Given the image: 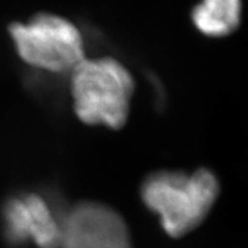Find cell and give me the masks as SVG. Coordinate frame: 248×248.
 <instances>
[{
    "instance_id": "cell-1",
    "label": "cell",
    "mask_w": 248,
    "mask_h": 248,
    "mask_svg": "<svg viewBox=\"0 0 248 248\" xmlns=\"http://www.w3.org/2000/svg\"><path fill=\"white\" fill-rule=\"evenodd\" d=\"M218 194V180L205 169L193 173L158 171L144 180L140 187L144 205L160 218L162 228L171 237H183L199 227Z\"/></svg>"
},
{
    "instance_id": "cell-2",
    "label": "cell",
    "mask_w": 248,
    "mask_h": 248,
    "mask_svg": "<svg viewBox=\"0 0 248 248\" xmlns=\"http://www.w3.org/2000/svg\"><path fill=\"white\" fill-rule=\"evenodd\" d=\"M74 110L89 125L123 127L129 114L134 81L121 62L110 57L84 59L71 72Z\"/></svg>"
},
{
    "instance_id": "cell-3",
    "label": "cell",
    "mask_w": 248,
    "mask_h": 248,
    "mask_svg": "<svg viewBox=\"0 0 248 248\" xmlns=\"http://www.w3.org/2000/svg\"><path fill=\"white\" fill-rule=\"evenodd\" d=\"M16 53L26 63L53 74L71 72L85 59V39L75 20L38 12L8 28Z\"/></svg>"
},
{
    "instance_id": "cell-4",
    "label": "cell",
    "mask_w": 248,
    "mask_h": 248,
    "mask_svg": "<svg viewBox=\"0 0 248 248\" xmlns=\"http://www.w3.org/2000/svg\"><path fill=\"white\" fill-rule=\"evenodd\" d=\"M60 248H132L119 214L99 202H84L61 213Z\"/></svg>"
},
{
    "instance_id": "cell-5",
    "label": "cell",
    "mask_w": 248,
    "mask_h": 248,
    "mask_svg": "<svg viewBox=\"0 0 248 248\" xmlns=\"http://www.w3.org/2000/svg\"><path fill=\"white\" fill-rule=\"evenodd\" d=\"M5 238L13 246L33 243L38 248H60L61 214L38 194L14 196L3 208Z\"/></svg>"
},
{
    "instance_id": "cell-6",
    "label": "cell",
    "mask_w": 248,
    "mask_h": 248,
    "mask_svg": "<svg viewBox=\"0 0 248 248\" xmlns=\"http://www.w3.org/2000/svg\"><path fill=\"white\" fill-rule=\"evenodd\" d=\"M189 18L194 28L204 36H228L241 23L242 0H196Z\"/></svg>"
}]
</instances>
